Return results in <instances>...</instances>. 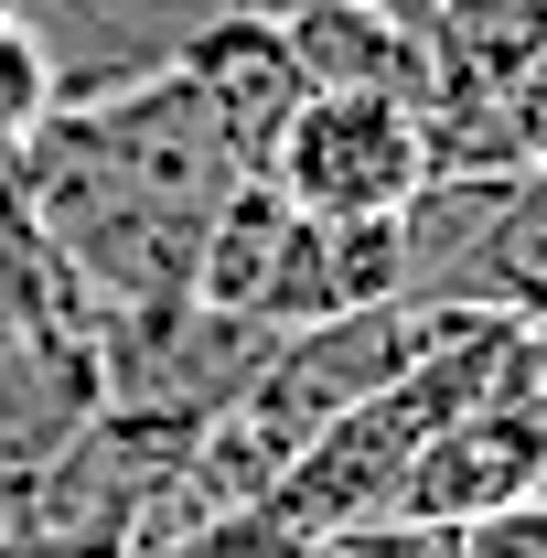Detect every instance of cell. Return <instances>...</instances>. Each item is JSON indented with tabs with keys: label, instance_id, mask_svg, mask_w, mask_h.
Masks as SVG:
<instances>
[{
	"label": "cell",
	"instance_id": "obj_12",
	"mask_svg": "<svg viewBox=\"0 0 547 558\" xmlns=\"http://www.w3.org/2000/svg\"><path fill=\"white\" fill-rule=\"evenodd\" d=\"M462 558H547V484L462 526Z\"/></svg>",
	"mask_w": 547,
	"mask_h": 558
},
{
	"label": "cell",
	"instance_id": "obj_3",
	"mask_svg": "<svg viewBox=\"0 0 547 558\" xmlns=\"http://www.w3.org/2000/svg\"><path fill=\"white\" fill-rule=\"evenodd\" d=\"M194 301L226 323H258V333H301V323H333V226L301 215L269 172H247L226 205H215L205 247H194Z\"/></svg>",
	"mask_w": 547,
	"mask_h": 558
},
{
	"label": "cell",
	"instance_id": "obj_7",
	"mask_svg": "<svg viewBox=\"0 0 547 558\" xmlns=\"http://www.w3.org/2000/svg\"><path fill=\"white\" fill-rule=\"evenodd\" d=\"M537 484H547V440L505 398H473L462 418H440L418 440V462L398 473L387 515H409V526H473V515H494V505H515Z\"/></svg>",
	"mask_w": 547,
	"mask_h": 558
},
{
	"label": "cell",
	"instance_id": "obj_16",
	"mask_svg": "<svg viewBox=\"0 0 547 558\" xmlns=\"http://www.w3.org/2000/svg\"><path fill=\"white\" fill-rule=\"evenodd\" d=\"M537 161H547V150H537Z\"/></svg>",
	"mask_w": 547,
	"mask_h": 558
},
{
	"label": "cell",
	"instance_id": "obj_2",
	"mask_svg": "<svg viewBox=\"0 0 547 558\" xmlns=\"http://www.w3.org/2000/svg\"><path fill=\"white\" fill-rule=\"evenodd\" d=\"M409 301H429V312H547V161L418 183Z\"/></svg>",
	"mask_w": 547,
	"mask_h": 558
},
{
	"label": "cell",
	"instance_id": "obj_14",
	"mask_svg": "<svg viewBox=\"0 0 547 558\" xmlns=\"http://www.w3.org/2000/svg\"><path fill=\"white\" fill-rule=\"evenodd\" d=\"M0 558H86V548H44V537H11L0 526Z\"/></svg>",
	"mask_w": 547,
	"mask_h": 558
},
{
	"label": "cell",
	"instance_id": "obj_10",
	"mask_svg": "<svg viewBox=\"0 0 547 558\" xmlns=\"http://www.w3.org/2000/svg\"><path fill=\"white\" fill-rule=\"evenodd\" d=\"M44 119H54V65H44L33 22H22V11H0V150H22Z\"/></svg>",
	"mask_w": 547,
	"mask_h": 558
},
{
	"label": "cell",
	"instance_id": "obj_11",
	"mask_svg": "<svg viewBox=\"0 0 547 558\" xmlns=\"http://www.w3.org/2000/svg\"><path fill=\"white\" fill-rule=\"evenodd\" d=\"M494 398L526 418L547 440V312H515V333H505V376H494Z\"/></svg>",
	"mask_w": 547,
	"mask_h": 558
},
{
	"label": "cell",
	"instance_id": "obj_1",
	"mask_svg": "<svg viewBox=\"0 0 547 558\" xmlns=\"http://www.w3.org/2000/svg\"><path fill=\"white\" fill-rule=\"evenodd\" d=\"M236 183L247 161L172 75L119 86L97 108H54L22 140V194L44 215V236L75 258V279L97 290V312L194 301V247Z\"/></svg>",
	"mask_w": 547,
	"mask_h": 558
},
{
	"label": "cell",
	"instance_id": "obj_9",
	"mask_svg": "<svg viewBox=\"0 0 547 558\" xmlns=\"http://www.w3.org/2000/svg\"><path fill=\"white\" fill-rule=\"evenodd\" d=\"M418 33L440 86H515L547 54V0H429Z\"/></svg>",
	"mask_w": 547,
	"mask_h": 558
},
{
	"label": "cell",
	"instance_id": "obj_5",
	"mask_svg": "<svg viewBox=\"0 0 547 558\" xmlns=\"http://www.w3.org/2000/svg\"><path fill=\"white\" fill-rule=\"evenodd\" d=\"M172 86L226 130V150H236L247 172H269L290 108L312 97V86H301V54H290V33H279V11H247V0H215L205 22H194V44L172 54Z\"/></svg>",
	"mask_w": 547,
	"mask_h": 558
},
{
	"label": "cell",
	"instance_id": "obj_4",
	"mask_svg": "<svg viewBox=\"0 0 547 558\" xmlns=\"http://www.w3.org/2000/svg\"><path fill=\"white\" fill-rule=\"evenodd\" d=\"M269 183L301 215H409L429 183V119L409 97H301L269 150Z\"/></svg>",
	"mask_w": 547,
	"mask_h": 558
},
{
	"label": "cell",
	"instance_id": "obj_6",
	"mask_svg": "<svg viewBox=\"0 0 547 558\" xmlns=\"http://www.w3.org/2000/svg\"><path fill=\"white\" fill-rule=\"evenodd\" d=\"M215 0H22L44 65H54V108H97L119 86L172 75V54L194 44Z\"/></svg>",
	"mask_w": 547,
	"mask_h": 558
},
{
	"label": "cell",
	"instance_id": "obj_8",
	"mask_svg": "<svg viewBox=\"0 0 547 558\" xmlns=\"http://www.w3.org/2000/svg\"><path fill=\"white\" fill-rule=\"evenodd\" d=\"M279 33H290L312 97H409V108H429V86H440L429 33L398 0H279Z\"/></svg>",
	"mask_w": 547,
	"mask_h": 558
},
{
	"label": "cell",
	"instance_id": "obj_15",
	"mask_svg": "<svg viewBox=\"0 0 547 558\" xmlns=\"http://www.w3.org/2000/svg\"><path fill=\"white\" fill-rule=\"evenodd\" d=\"M0 11H22V0H0Z\"/></svg>",
	"mask_w": 547,
	"mask_h": 558
},
{
	"label": "cell",
	"instance_id": "obj_13",
	"mask_svg": "<svg viewBox=\"0 0 547 558\" xmlns=\"http://www.w3.org/2000/svg\"><path fill=\"white\" fill-rule=\"evenodd\" d=\"M343 558H462V526H409V515H376V526H354L333 537Z\"/></svg>",
	"mask_w": 547,
	"mask_h": 558
}]
</instances>
